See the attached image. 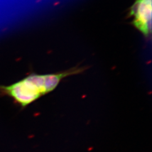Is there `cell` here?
<instances>
[{
    "instance_id": "obj_1",
    "label": "cell",
    "mask_w": 152,
    "mask_h": 152,
    "mask_svg": "<svg viewBox=\"0 0 152 152\" xmlns=\"http://www.w3.org/2000/svg\"><path fill=\"white\" fill-rule=\"evenodd\" d=\"M83 70L75 68L55 74H32L9 86H0V94L11 98L14 103L24 108L42 95L53 91L63 78Z\"/></svg>"
},
{
    "instance_id": "obj_2",
    "label": "cell",
    "mask_w": 152,
    "mask_h": 152,
    "mask_svg": "<svg viewBox=\"0 0 152 152\" xmlns=\"http://www.w3.org/2000/svg\"><path fill=\"white\" fill-rule=\"evenodd\" d=\"M130 15L133 26L145 37L152 32V0H136L131 6Z\"/></svg>"
}]
</instances>
